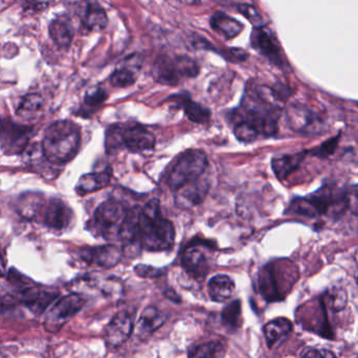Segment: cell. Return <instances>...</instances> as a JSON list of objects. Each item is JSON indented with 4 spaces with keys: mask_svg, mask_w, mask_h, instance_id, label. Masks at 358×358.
<instances>
[{
    "mask_svg": "<svg viewBox=\"0 0 358 358\" xmlns=\"http://www.w3.org/2000/svg\"><path fill=\"white\" fill-rule=\"evenodd\" d=\"M111 84L115 87H129L136 81L134 71L128 69H120L113 73L110 78Z\"/></svg>",
    "mask_w": 358,
    "mask_h": 358,
    "instance_id": "31",
    "label": "cell"
},
{
    "mask_svg": "<svg viewBox=\"0 0 358 358\" xmlns=\"http://www.w3.org/2000/svg\"><path fill=\"white\" fill-rule=\"evenodd\" d=\"M208 189H210V181L206 179L199 178L193 182L187 183L178 189L176 197V204L183 208L198 206L203 201Z\"/></svg>",
    "mask_w": 358,
    "mask_h": 358,
    "instance_id": "14",
    "label": "cell"
},
{
    "mask_svg": "<svg viewBox=\"0 0 358 358\" xmlns=\"http://www.w3.org/2000/svg\"><path fill=\"white\" fill-rule=\"evenodd\" d=\"M344 200L346 208L358 216V187H350L344 189Z\"/></svg>",
    "mask_w": 358,
    "mask_h": 358,
    "instance_id": "35",
    "label": "cell"
},
{
    "mask_svg": "<svg viewBox=\"0 0 358 358\" xmlns=\"http://www.w3.org/2000/svg\"><path fill=\"white\" fill-rule=\"evenodd\" d=\"M134 331V320L126 311L117 313L105 330V342L109 348L122 346Z\"/></svg>",
    "mask_w": 358,
    "mask_h": 358,
    "instance_id": "11",
    "label": "cell"
},
{
    "mask_svg": "<svg viewBox=\"0 0 358 358\" xmlns=\"http://www.w3.org/2000/svg\"><path fill=\"white\" fill-rule=\"evenodd\" d=\"M206 246L208 245H206V241L193 240L185 246L181 255V265L185 271L195 279H202L208 275V262L204 254V248Z\"/></svg>",
    "mask_w": 358,
    "mask_h": 358,
    "instance_id": "10",
    "label": "cell"
},
{
    "mask_svg": "<svg viewBox=\"0 0 358 358\" xmlns=\"http://www.w3.org/2000/svg\"><path fill=\"white\" fill-rule=\"evenodd\" d=\"M83 22L90 31H100L107 27L108 17L101 6L96 4H88L84 15Z\"/></svg>",
    "mask_w": 358,
    "mask_h": 358,
    "instance_id": "26",
    "label": "cell"
},
{
    "mask_svg": "<svg viewBox=\"0 0 358 358\" xmlns=\"http://www.w3.org/2000/svg\"><path fill=\"white\" fill-rule=\"evenodd\" d=\"M166 315L157 307L149 306L143 311L138 322V334L141 338H145L155 334L165 324Z\"/></svg>",
    "mask_w": 358,
    "mask_h": 358,
    "instance_id": "16",
    "label": "cell"
},
{
    "mask_svg": "<svg viewBox=\"0 0 358 358\" xmlns=\"http://www.w3.org/2000/svg\"><path fill=\"white\" fill-rule=\"evenodd\" d=\"M292 330H294V325L285 317H278L266 324L264 327V334L269 348H275L280 343L283 342L292 334Z\"/></svg>",
    "mask_w": 358,
    "mask_h": 358,
    "instance_id": "19",
    "label": "cell"
},
{
    "mask_svg": "<svg viewBox=\"0 0 358 358\" xmlns=\"http://www.w3.org/2000/svg\"><path fill=\"white\" fill-rule=\"evenodd\" d=\"M35 128L31 125L15 123L10 119H0V146L6 155H19L24 152L33 138Z\"/></svg>",
    "mask_w": 358,
    "mask_h": 358,
    "instance_id": "6",
    "label": "cell"
},
{
    "mask_svg": "<svg viewBox=\"0 0 358 358\" xmlns=\"http://www.w3.org/2000/svg\"><path fill=\"white\" fill-rule=\"evenodd\" d=\"M122 147L132 153H142L152 150L155 146V136L141 124L120 125Z\"/></svg>",
    "mask_w": 358,
    "mask_h": 358,
    "instance_id": "8",
    "label": "cell"
},
{
    "mask_svg": "<svg viewBox=\"0 0 358 358\" xmlns=\"http://www.w3.org/2000/svg\"><path fill=\"white\" fill-rule=\"evenodd\" d=\"M111 172L101 171L92 172L82 176L76 185V192L78 195L85 196L87 194L94 193L105 189L110 185Z\"/></svg>",
    "mask_w": 358,
    "mask_h": 358,
    "instance_id": "17",
    "label": "cell"
},
{
    "mask_svg": "<svg viewBox=\"0 0 358 358\" xmlns=\"http://www.w3.org/2000/svg\"><path fill=\"white\" fill-rule=\"evenodd\" d=\"M302 358H338L331 351L325 349H308L302 355Z\"/></svg>",
    "mask_w": 358,
    "mask_h": 358,
    "instance_id": "38",
    "label": "cell"
},
{
    "mask_svg": "<svg viewBox=\"0 0 358 358\" xmlns=\"http://www.w3.org/2000/svg\"><path fill=\"white\" fill-rule=\"evenodd\" d=\"M222 323L225 327L231 330L238 329L241 325V302L240 300L234 301L225 307L222 311Z\"/></svg>",
    "mask_w": 358,
    "mask_h": 358,
    "instance_id": "30",
    "label": "cell"
},
{
    "mask_svg": "<svg viewBox=\"0 0 358 358\" xmlns=\"http://www.w3.org/2000/svg\"><path fill=\"white\" fill-rule=\"evenodd\" d=\"M73 212L71 206L60 198L52 197L46 201L40 223L50 231L61 233L71 227L73 222Z\"/></svg>",
    "mask_w": 358,
    "mask_h": 358,
    "instance_id": "7",
    "label": "cell"
},
{
    "mask_svg": "<svg viewBox=\"0 0 358 358\" xmlns=\"http://www.w3.org/2000/svg\"><path fill=\"white\" fill-rule=\"evenodd\" d=\"M172 100L176 101V104L182 108L189 121L194 122L196 124H206L210 121V109L194 102L187 94L185 96L178 94V96H173Z\"/></svg>",
    "mask_w": 358,
    "mask_h": 358,
    "instance_id": "20",
    "label": "cell"
},
{
    "mask_svg": "<svg viewBox=\"0 0 358 358\" xmlns=\"http://www.w3.org/2000/svg\"><path fill=\"white\" fill-rule=\"evenodd\" d=\"M79 256L85 262L94 263L99 266L110 268L121 261L122 250L115 245L86 248L80 250Z\"/></svg>",
    "mask_w": 358,
    "mask_h": 358,
    "instance_id": "12",
    "label": "cell"
},
{
    "mask_svg": "<svg viewBox=\"0 0 358 358\" xmlns=\"http://www.w3.org/2000/svg\"><path fill=\"white\" fill-rule=\"evenodd\" d=\"M134 271L136 275H140L142 278H159L163 275V271L162 269L155 268V267L148 266V265H138L134 267Z\"/></svg>",
    "mask_w": 358,
    "mask_h": 358,
    "instance_id": "37",
    "label": "cell"
},
{
    "mask_svg": "<svg viewBox=\"0 0 358 358\" xmlns=\"http://www.w3.org/2000/svg\"><path fill=\"white\" fill-rule=\"evenodd\" d=\"M286 119L294 131L302 134H317L323 123L317 111L303 104L290 105L286 110Z\"/></svg>",
    "mask_w": 358,
    "mask_h": 358,
    "instance_id": "9",
    "label": "cell"
},
{
    "mask_svg": "<svg viewBox=\"0 0 358 358\" xmlns=\"http://www.w3.org/2000/svg\"><path fill=\"white\" fill-rule=\"evenodd\" d=\"M176 65L179 73H180L181 78H194L199 73L197 64L195 61L191 60V59L185 58V57H181V58L176 59Z\"/></svg>",
    "mask_w": 358,
    "mask_h": 358,
    "instance_id": "33",
    "label": "cell"
},
{
    "mask_svg": "<svg viewBox=\"0 0 358 358\" xmlns=\"http://www.w3.org/2000/svg\"><path fill=\"white\" fill-rule=\"evenodd\" d=\"M6 261H4L3 256H2L1 252H0V277H2V275H6Z\"/></svg>",
    "mask_w": 358,
    "mask_h": 358,
    "instance_id": "40",
    "label": "cell"
},
{
    "mask_svg": "<svg viewBox=\"0 0 358 358\" xmlns=\"http://www.w3.org/2000/svg\"><path fill=\"white\" fill-rule=\"evenodd\" d=\"M81 146V130L71 121H58L46 129L41 150L48 163L62 165L75 159Z\"/></svg>",
    "mask_w": 358,
    "mask_h": 358,
    "instance_id": "1",
    "label": "cell"
},
{
    "mask_svg": "<svg viewBox=\"0 0 358 358\" xmlns=\"http://www.w3.org/2000/svg\"><path fill=\"white\" fill-rule=\"evenodd\" d=\"M50 36L52 41L60 48H69L73 39V29L71 23L65 18L54 19L50 22Z\"/></svg>",
    "mask_w": 358,
    "mask_h": 358,
    "instance_id": "22",
    "label": "cell"
},
{
    "mask_svg": "<svg viewBox=\"0 0 358 358\" xmlns=\"http://www.w3.org/2000/svg\"><path fill=\"white\" fill-rule=\"evenodd\" d=\"M239 10L252 24L259 25L263 22L262 16H261L259 10H257L256 6H250V4H241L239 6Z\"/></svg>",
    "mask_w": 358,
    "mask_h": 358,
    "instance_id": "36",
    "label": "cell"
},
{
    "mask_svg": "<svg viewBox=\"0 0 358 358\" xmlns=\"http://www.w3.org/2000/svg\"><path fill=\"white\" fill-rule=\"evenodd\" d=\"M348 298L344 288L334 287L328 290L321 300L322 304L326 309H331L334 313L344 310L346 307Z\"/></svg>",
    "mask_w": 358,
    "mask_h": 358,
    "instance_id": "29",
    "label": "cell"
},
{
    "mask_svg": "<svg viewBox=\"0 0 358 358\" xmlns=\"http://www.w3.org/2000/svg\"><path fill=\"white\" fill-rule=\"evenodd\" d=\"M306 157V152L296 153V155H282L275 157L271 162L273 172L280 180H284L300 167L303 159Z\"/></svg>",
    "mask_w": 358,
    "mask_h": 358,
    "instance_id": "23",
    "label": "cell"
},
{
    "mask_svg": "<svg viewBox=\"0 0 358 358\" xmlns=\"http://www.w3.org/2000/svg\"><path fill=\"white\" fill-rule=\"evenodd\" d=\"M46 200L44 196L35 192L21 194L16 201V210L23 219L40 222Z\"/></svg>",
    "mask_w": 358,
    "mask_h": 358,
    "instance_id": "15",
    "label": "cell"
},
{
    "mask_svg": "<svg viewBox=\"0 0 358 358\" xmlns=\"http://www.w3.org/2000/svg\"><path fill=\"white\" fill-rule=\"evenodd\" d=\"M235 282L227 275H217L208 282V294L214 302L229 300L235 292Z\"/></svg>",
    "mask_w": 358,
    "mask_h": 358,
    "instance_id": "21",
    "label": "cell"
},
{
    "mask_svg": "<svg viewBox=\"0 0 358 358\" xmlns=\"http://www.w3.org/2000/svg\"><path fill=\"white\" fill-rule=\"evenodd\" d=\"M225 347L221 342H208L196 345L189 351V358H223Z\"/></svg>",
    "mask_w": 358,
    "mask_h": 358,
    "instance_id": "27",
    "label": "cell"
},
{
    "mask_svg": "<svg viewBox=\"0 0 358 358\" xmlns=\"http://www.w3.org/2000/svg\"><path fill=\"white\" fill-rule=\"evenodd\" d=\"M128 210L123 203L115 199H108L96 208L92 220V227L96 234L105 239L119 237L122 225L127 216Z\"/></svg>",
    "mask_w": 358,
    "mask_h": 358,
    "instance_id": "5",
    "label": "cell"
},
{
    "mask_svg": "<svg viewBox=\"0 0 358 358\" xmlns=\"http://www.w3.org/2000/svg\"><path fill=\"white\" fill-rule=\"evenodd\" d=\"M338 142H340V136H334V138H330V140L326 141L323 144L320 145L317 148L311 149V150L306 151V152L310 153L311 155H315V157L325 159V157L334 155V151L338 148Z\"/></svg>",
    "mask_w": 358,
    "mask_h": 358,
    "instance_id": "32",
    "label": "cell"
},
{
    "mask_svg": "<svg viewBox=\"0 0 358 358\" xmlns=\"http://www.w3.org/2000/svg\"><path fill=\"white\" fill-rule=\"evenodd\" d=\"M208 157L203 151L193 149L185 151L174 164L167 178L170 189L178 191L187 183L193 182L203 176L208 167Z\"/></svg>",
    "mask_w": 358,
    "mask_h": 358,
    "instance_id": "4",
    "label": "cell"
},
{
    "mask_svg": "<svg viewBox=\"0 0 358 358\" xmlns=\"http://www.w3.org/2000/svg\"><path fill=\"white\" fill-rule=\"evenodd\" d=\"M43 98L38 94H29L19 103L16 115L22 121H36L43 115Z\"/></svg>",
    "mask_w": 358,
    "mask_h": 358,
    "instance_id": "18",
    "label": "cell"
},
{
    "mask_svg": "<svg viewBox=\"0 0 358 358\" xmlns=\"http://www.w3.org/2000/svg\"><path fill=\"white\" fill-rule=\"evenodd\" d=\"M141 245L149 252H163L174 245L176 229L173 223L162 216L161 204L151 199L141 210Z\"/></svg>",
    "mask_w": 358,
    "mask_h": 358,
    "instance_id": "2",
    "label": "cell"
},
{
    "mask_svg": "<svg viewBox=\"0 0 358 358\" xmlns=\"http://www.w3.org/2000/svg\"><path fill=\"white\" fill-rule=\"evenodd\" d=\"M85 303V299L79 294H71L63 296L52 306V310L48 313L46 323L50 322V325H52L54 323L71 319L81 311Z\"/></svg>",
    "mask_w": 358,
    "mask_h": 358,
    "instance_id": "13",
    "label": "cell"
},
{
    "mask_svg": "<svg viewBox=\"0 0 358 358\" xmlns=\"http://www.w3.org/2000/svg\"><path fill=\"white\" fill-rule=\"evenodd\" d=\"M257 46L260 48L261 52L268 57L273 63L280 65L282 63L281 56H280V48L277 42L268 33L264 31H260L256 36Z\"/></svg>",
    "mask_w": 358,
    "mask_h": 358,
    "instance_id": "28",
    "label": "cell"
},
{
    "mask_svg": "<svg viewBox=\"0 0 358 358\" xmlns=\"http://www.w3.org/2000/svg\"><path fill=\"white\" fill-rule=\"evenodd\" d=\"M210 23H212V27L215 31H218L219 34L224 36L227 39H233V38L237 37L243 31V25L239 21L223 14V13L215 14Z\"/></svg>",
    "mask_w": 358,
    "mask_h": 358,
    "instance_id": "25",
    "label": "cell"
},
{
    "mask_svg": "<svg viewBox=\"0 0 358 358\" xmlns=\"http://www.w3.org/2000/svg\"><path fill=\"white\" fill-rule=\"evenodd\" d=\"M29 6L37 10H42L50 6L54 0H24Z\"/></svg>",
    "mask_w": 358,
    "mask_h": 358,
    "instance_id": "39",
    "label": "cell"
},
{
    "mask_svg": "<svg viewBox=\"0 0 358 358\" xmlns=\"http://www.w3.org/2000/svg\"><path fill=\"white\" fill-rule=\"evenodd\" d=\"M106 92L101 90V88H96V90L88 92L85 96V100H84V105L87 108L84 109V111L86 113V111H90V109H94V107H98L99 105L103 104L106 101Z\"/></svg>",
    "mask_w": 358,
    "mask_h": 358,
    "instance_id": "34",
    "label": "cell"
},
{
    "mask_svg": "<svg viewBox=\"0 0 358 358\" xmlns=\"http://www.w3.org/2000/svg\"><path fill=\"white\" fill-rule=\"evenodd\" d=\"M357 284H358V278H357Z\"/></svg>",
    "mask_w": 358,
    "mask_h": 358,
    "instance_id": "41",
    "label": "cell"
},
{
    "mask_svg": "<svg viewBox=\"0 0 358 358\" xmlns=\"http://www.w3.org/2000/svg\"><path fill=\"white\" fill-rule=\"evenodd\" d=\"M8 277V282L14 287L16 301L37 315L43 313L58 298V292L42 288L16 269H10Z\"/></svg>",
    "mask_w": 358,
    "mask_h": 358,
    "instance_id": "3",
    "label": "cell"
},
{
    "mask_svg": "<svg viewBox=\"0 0 358 358\" xmlns=\"http://www.w3.org/2000/svg\"><path fill=\"white\" fill-rule=\"evenodd\" d=\"M155 77L159 83L165 85H176L180 81L181 76L179 73L176 60L169 58H161L155 66Z\"/></svg>",
    "mask_w": 358,
    "mask_h": 358,
    "instance_id": "24",
    "label": "cell"
}]
</instances>
